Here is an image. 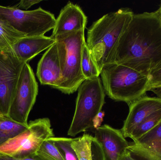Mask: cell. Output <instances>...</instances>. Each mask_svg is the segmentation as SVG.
<instances>
[{"mask_svg": "<svg viewBox=\"0 0 161 160\" xmlns=\"http://www.w3.org/2000/svg\"><path fill=\"white\" fill-rule=\"evenodd\" d=\"M148 91H151L154 93L158 97L161 98V86L150 88Z\"/></svg>", "mask_w": 161, "mask_h": 160, "instance_id": "obj_29", "label": "cell"}, {"mask_svg": "<svg viewBox=\"0 0 161 160\" xmlns=\"http://www.w3.org/2000/svg\"><path fill=\"white\" fill-rule=\"evenodd\" d=\"M28 127L5 116L0 120V146L20 134Z\"/></svg>", "mask_w": 161, "mask_h": 160, "instance_id": "obj_16", "label": "cell"}, {"mask_svg": "<svg viewBox=\"0 0 161 160\" xmlns=\"http://www.w3.org/2000/svg\"><path fill=\"white\" fill-rule=\"evenodd\" d=\"M87 17L78 5L68 2L56 18L51 36H59L86 29Z\"/></svg>", "mask_w": 161, "mask_h": 160, "instance_id": "obj_12", "label": "cell"}, {"mask_svg": "<svg viewBox=\"0 0 161 160\" xmlns=\"http://www.w3.org/2000/svg\"><path fill=\"white\" fill-rule=\"evenodd\" d=\"M94 138L101 145L105 160H119L129 146L121 130L108 125L95 129Z\"/></svg>", "mask_w": 161, "mask_h": 160, "instance_id": "obj_11", "label": "cell"}, {"mask_svg": "<svg viewBox=\"0 0 161 160\" xmlns=\"http://www.w3.org/2000/svg\"><path fill=\"white\" fill-rule=\"evenodd\" d=\"M36 76L42 85H50L58 89L61 78L62 71L56 43L48 49L38 64Z\"/></svg>", "mask_w": 161, "mask_h": 160, "instance_id": "obj_13", "label": "cell"}, {"mask_svg": "<svg viewBox=\"0 0 161 160\" xmlns=\"http://www.w3.org/2000/svg\"><path fill=\"white\" fill-rule=\"evenodd\" d=\"M150 88L161 86V61L151 70L148 76Z\"/></svg>", "mask_w": 161, "mask_h": 160, "instance_id": "obj_24", "label": "cell"}, {"mask_svg": "<svg viewBox=\"0 0 161 160\" xmlns=\"http://www.w3.org/2000/svg\"><path fill=\"white\" fill-rule=\"evenodd\" d=\"M75 111L68 135L75 137L93 127V121L102 111L106 94L101 79L86 80L78 89Z\"/></svg>", "mask_w": 161, "mask_h": 160, "instance_id": "obj_5", "label": "cell"}, {"mask_svg": "<svg viewBox=\"0 0 161 160\" xmlns=\"http://www.w3.org/2000/svg\"><path fill=\"white\" fill-rule=\"evenodd\" d=\"M41 2L42 1H36V0H29V1L22 0L14 7L21 10H26L34 5L39 3Z\"/></svg>", "mask_w": 161, "mask_h": 160, "instance_id": "obj_25", "label": "cell"}, {"mask_svg": "<svg viewBox=\"0 0 161 160\" xmlns=\"http://www.w3.org/2000/svg\"><path fill=\"white\" fill-rule=\"evenodd\" d=\"M133 143L159 154L161 149V123Z\"/></svg>", "mask_w": 161, "mask_h": 160, "instance_id": "obj_18", "label": "cell"}, {"mask_svg": "<svg viewBox=\"0 0 161 160\" xmlns=\"http://www.w3.org/2000/svg\"><path fill=\"white\" fill-rule=\"evenodd\" d=\"M0 20L4 21L25 37L44 35L53 30L56 18L54 15L41 7L23 10L14 7L0 5Z\"/></svg>", "mask_w": 161, "mask_h": 160, "instance_id": "obj_7", "label": "cell"}, {"mask_svg": "<svg viewBox=\"0 0 161 160\" xmlns=\"http://www.w3.org/2000/svg\"><path fill=\"white\" fill-rule=\"evenodd\" d=\"M51 139L64 160H78L76 153L71 146L72 138L54 137Z\"/></svg>", "mask_w": 161, "mask_h": 160, "instance_id": "obj_21", "label": "cell"}, {"mask_svg": "<svg viewBox=\"0 0 161 160\" xmlns=\"http://www.w3.org/2000/svg\"><path fill=\"white\" fill-rule=\"evenodd\" d=\"M105 113L104 112L101 111L94 119L93 121V127L95 129L98 128L99 127L101 126V124L104 119Z\"/></svg>", "mask_w": 161, "mask_h": 160, "instance_id": "obj_26", "label": "cell"}, {"mask_svg": "<svg viewBox=\"0 0 161 160\" xmlns=\"http://www.w3.org/2000/svg\"><path fill=\"white\" fill-rule=\"evenodd\" d=\"M54 137L48 118L30 121L25 130L0 146V153L15 159L34 157L45 141Z\"/></svg>", "mask_w": 161, "mask_h": 160, "instance_id": "obj_6", "label": "cell"}, {"mask_svg": "<svg viewBox=\"0 0 161 160\" xmlns=\"http://www.w3.org/2000/svg\"><path fill=\"white\" fill-rule=\"evenodd\" d=\"M118 160H136L134 159L127 150L122 155Z\"/></svg>", "mask_w": 161, "mask_h": 160, "instance_id": "obj_28", "label": "cell"}, {"mask_svg": "<svg viewBox=\"0 0 161 160\" xmlns=\"http://www.w3.org/2000/svg\"><path fill=\"white\" fill-rule=\"evenodd\" d=\"M157 13H158V16L159 18L160 21L161 23V2L159 8H158V10H156Z\"/></svg>", "mask_w": 161, "mask_h": 160, "instance_id": "obj_30", "label": "cell"}, {"mask_svg": "<svg viewBox=\"0 0 161 160\" xmlns=\"http://www.w3.org/2000/svg\"><path fill=\"white\" fill-rule=\"evenodd\" d=\"M129 111L121 130L125 138H129L134 129L147 117L161 110V98L144 95L129 105Z\"/></svg>", "mask_w": 161, "mask_h": 160, "instance_id": "obj_10", "label": "cell"}, {"mask_svg": "<svg viewBox=\"0 0 161 160\" xmlns=\"http://www.w3.org/2000/svg\"><path fill=\"white\" fill-rule=\"evenodd\" d=\"M0 160H42L36 156L23 159H15L0 153Z\"/></svg>", "mask_w": 161, "mask_h": 160, "instance_id": "obj_27", "label": "cell"}, {"mask_svg": "<svg viewBox=\"0 0 161 160\" xmlns=\"http://www.w3.org/2000/svg\"><path fill=\"white\" fill-rule=\"evenodd\" d=\"M35 156L42 160H64L51 138L43 142Z\"/></svg>", "mask_w": 161, "mask_h": 160, "instance_id": "obj_22", "label": "cell"}, {"mask_svg": "<svg viewBox=\"0 0 161 160\" xmlns=\"http://www.w3.org/2000/svg\"><path fill=\"white\" fill-rule=\"evenodd\" d=\"M100 75L105 94L115 101L129 105L148 91V77L124 65L116 63L107 65Z\"/></svg>", "mask_w": 161, "mask_h": 160, "instance_id": "obj_3", "label": "cell"}, {"mask_svg": "<svg viewBox=\"0 0 161 160\" xmlns=\"http://www.w3.org/2000/svg\"><path fill=\"white\" fill-rule=\"evenodd\" d=\"M2 52V50H1V49H0V52Z\"/></svg>", "mask_w": 161, "mask_h": 160, "instance_id": "obj_32", "label": "cell"}, {"mask_svg": "<svg viewBox=\"0 0 161 160\" xmlns=\"http://www.w3.org/2000/svg\"><path fill=\"white\" fill-rule=\"evenodd\" d=\"M161 123V110L155 112L147 117L130 134L129 138L133 142L141 138Z\"/></svg>", "mask_w": 161, "mask_h": 160, "instance_id": "obj_19", "label": "cell"}, {"mask_svg": "<svg viewBox=\"0 0 161 160\" xmlns=\"http://www.w3.org/2000/svg\"><path fill=\"white\" fill-rule=\"evenodd\" d=\"M133 15L130 8H123L105 14L88 29L86 44L99 72L114 62L118 41Z\"/></svg>", "mask_w": 161, "mask_h": 160, "instance_id": "obj_2", "label": "cell"}, {"mask_svg": "<svg viewBox=\"0 0 161 160\" xmlns=\"http://www.w3.org/2000/svg\"><path fill=\"white\" fill-rule=\"evenodd\" d=\"M23 37L25 36L23 34L0 20V49L2 52H11L13 45Z\"/></svg>", "mask_w": 161, "mask_h": 160, "instance_id": "obj_17", "label": "cell"}, {"mask_svg": "<svg viewBox=\"0 0 161 160\" xmlns=\"http://www.w3.org/2000/svg\"><path fill=\"white\" fill-rule=\"evenodd\" d=\"M55 42V39L52 36L25 37L20 39L13 45L11 52L19 61L27 63Z\"/></svg>", "mask_w": 161, "mask_h": 160, "instance_id": "obj_14", "label": "cell"}, {"mask_svg": "<svg viewBox=\"0 0 161 160\" xmlns=\"http://www.w3.org/2000/svg\"><path fill=\"white\" fill-rule=\"evenodd\" d=\"M127 150L136 160H161V154L141 147L133 142L130 144Z\"/></svg>", "mask_w": 161, "mask_h": 160, "instance_id": "obj_23", "label": "cell"}, {"mask_svg": "<svg viewBox=\"0 0 161 160\" xmlns=\"http://www.w3.org/2000/svg\"><path fill=\"white\" fill-rule=\"evenodd\" d=\"M85 29L59 36L55 39L62 78L58 89L70 95L76 92L85 80L81 70Z\"/></svg>", "mask_w": 161, "mask_h": 160, "instance_id": "obj_4", "label": "cell"}, {"mask_svg": "<svg viewBox=\"0 0 161 160\" xmlns=\"http://www.w3.org/2000/svg\"><path fill=\"white\" fill-rule=\"evenodd\" d=\"M38 85L28 63L23 65L14 92L8 117L15 122L28 125V116L36 99Z\"/></svg>", "mask_w": 161, "mask_h": 160, "instance_id": "obj_8", "label": "cell"}, {"mask_svg": "<svg viewBox=\"0 0 161 160\" xmlns=\"http://www.w3.org/2000/svg\"><path fill=\"white\" fill-rule=\"evenodd\" d=\"M71 146L78 160H105L101 145L90 134L72 139Z\"/></svg>", "mask_w": 161, "mask_h": 160, "instance_id": "obj_15", "label": "cell"}, {"mask_svg": "<svg viewBox=\"0 0 161 160\" xmlns=\"http://www.w3.org/2000/svg\"><path fill=\"white\" fill-rule=\"evenodd\" d=\"M161 61V23L157 11L133 15L115 49L114 63L148 77Z\"/></svg>", "mask_w": 161, "mask_h": 160, "instance_id": "obj_1", "label": "cell"}, {"mask_svg": "<svg viewBox=\"0 0 161 160\" xmlns=\"http://www.w3.org/2000/svg\"><path fill=\"white\" fill-rule=\"evenodd\" d=\"M81 70L85 80L98 78L100 75V72L94 62L86 42L82 52Z\"/></svg>", "mask_w": 161, "mask_h": 160, "instance_id": "obj_20", "label": "cell"}, {"mask_svg": "<svg viewBox=\"0 0 161 160\" xmlns=\"http://www.w3.org/2000/svg\"><path fill=\"white\" fill-rule=\"evenodd\" d=\"M159 154H161V149L160 152Z\"/></svg>", "mask_w": 161, "mask_h": 160, "instance_id": "obj_33", "label": "cell"}, {"mask_svg": "<svg viewBox=\"0 0 161 160\" xmlns=\"http://www.w3.org/2000/svg\"><path fill=\"white\" fill-rule=\"evenodd\" d=\"M6 116L3 115V113H2V112H1V110H0V120H2V119H3Z\"/></svg>", "mask_w": 161, "mask_h": 160, "instance_id": "obj_31", "label": "cell"}, {"mask_svg": "<svg viewBox=\"0 0 161 160\" xmlns=\"http://www.w3.org/2000/svg\"><path fill=\"white\" fill-rule=\"evenodd\" d=\"M25 63L11 52H0V110L7 116L21 71Z\"/></svg>", "mask_w": 161, "mask_h": 160, "instance_id": "obj_9", "label": "cell"}]
</instances>
